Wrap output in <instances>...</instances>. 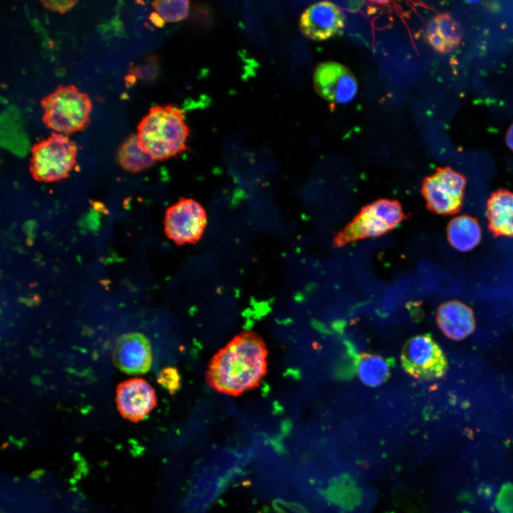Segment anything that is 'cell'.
<instances>
[{
    "instance_id": "6da1fadb",
    "label": "cell",
    "mask_w": 513,
    "mask_h": 513,
    "mask_svg": "<svg viewBox=\"0 0 513 513\" xmlns=\"http://www.w3.org/2000/svg\"><path fill=\"white\" fill-rule=\"evenodd\" d=\"M304 490L311 513H370L376 489L326 444L307 450Z\"/></svg>"
},
{
    "instance_id": "7a4b0ae2",
    "label": "cell",
    "mask_w": 513,
    "mask_h": 513,
    "mask_svg": "<svg viewBox=\"0 0 513 513\" xmlns=\"http://www.w3.org/2000/svg\"><path fill=\"white\" fill-rule=\"evenodd\" d=\"M267 357L263 338L254 331H244L212 356L206 382L219 393L239 395L260 384L267 371Z\"/></svg>"
},
{
    "instance_id": "3957f363",
    "label": "cell",
    "mask_w": 513,
    "mask_h": 513,
    "mask_svg": "<svg viewBox=\"0 0 513 513\" xmlns=\"http://www.w3.org/2000/svg\"><path fill=\"white\" fill-rule=\"evenodd\" d=\"M137 130L139 146L155 161L170 158L187 147L190 130L182 110L172 105L151 108Z\"/></svg>"
},
{
    "instance_id": "277c9868",
    "label": "cell",
    "mask_w": 513,
    "mask_h": 513,
    "mask_svg": "<svg viewBox=\"0 0 513 513\" xmlns=\"http://www.w3.org/2000/svg\"><path fill=\"white\" fill-rule=\"evenodd\" d=\"M45 125L63 135L83 130L92 109L87 93L73 85H58L40 101Z\"/></svg>"
},
{
    "instance_id": "5b68a950",
    "label": "cell",
    "mask_w": 513,
    "mask_h": 513,
    "mask_svg": "<svg viewBox=\"0 0 513 513\" xmlns=\"http://www.w3.org/2000/svg\"><path fill=\"white\" fill-rule=\"evenodd\" d=\"M406 218L400 202L379 199L365 207L333 238V243L341 247L359 239L387 234Z\"/></svg>"
},
{
    "instance_id": "8992f818",
    "label": "cell",
    "mask_w": 513,
    "mask_h": 513,
    "mask_svg": "<svg viewBox=\"0 0 513 513\" xmlns=\"http://www.w3.org/2000/svg\"><path fill=\"white\" fill-rule=\"evenodd\" d=\"M29 170L34 180L55 182L66 178L73 169L77 155L75 142L65 135H51L31 147Z\"/></svg>"
},
{
    "instance_id": "52a82bcc",
    "label": "cell",
    "mask_w": 513,
    "mask_h": 513,
    "mask_svg": "<svg viewBox=\"0 0 513 513\" xmlns=\"http://www.w3.org/2000/svg\"><path fill=\"white\" fill-rule=\"evenodd\" d=\"M466 176L449 166L440 167L422 182L421 193L428 211L438 215L457 214L462 208Z\"/></svg>"
},
{
    "instance_id": "ba28073f",
    "label": "cell",
    "mask_w": 513,
    "mask_h": 513,
    "mask_svg": "<svg viewBox=\"0 0 513 513\" xmlns=\"http://www.w3.org/2000/svg\"><path fill=\"white\" fill-rule=\"evenodd\" d=\"M400 362L407 373L420 380L438 379L448 368L444 352L428 333L415 336L405 341Z\"/></svg>"
},
{
    "instance_id": "9c48e42d",
    "label": "cell",
    "mask_w": 513,
    "mask_h": 513,
    "mask_svg": "<svg viewBox=\"0 0 513 513\" xmlns=\"http://www.w3.org/2000/svg\"><path fill=\"white\" fill-rule=\"evenodd\" d=\"M206 224L204 209L192 199H180L165 212V234L177 244L198 242L204 233Z\"/></svg>"
},
{
    "instance_id": "30bf717a",
    "label": "cell",
    "mask_w": 513,
    "mask_h": 513,
    "mask_svg": "<svg viewBox=\"0 0 513 513\" xmlns=\"http://www.w3.org/2000/svg\"><path fill=\"white\" fill-rule=\"evenodd\" d=\"M314 85L321 97L338 104L351 102L358 90V82L353 73L344 65L335 61L318 65L314 71Z\"/></svg>"
},
{
    "instance_id": "8fae6325",
    "label": "cell",
    "mask_w": 513,
    "mask_h": 513,
    "mask_svg": "<svg viewBox=\"0 0 513 513\" xmlns=\"http://www.w3.org/2000/svg\"><path fill=\"white\" fill-rule=\"evenodd\" d=\"M346 17L338 5L320 1L308 7L301 16L299 28L304 36L314 41H324L341 33Z\"/></svg>"
},
{
    "instance_id": "7c38bea8",
    "label": "cell",
    "mask_w": 513,
    "mask_h": 513,
    "mask_svg": "<svg viewBox=\"0 0 513 513\" xmlns=\"http://www.w3.org/2000/svg\"><path fill=\"white\" fill-rule=\"evenodd\" d=\"M112 358L114 365L128 374L145 373L152 363V346L144 334L128 333L115 341Z\"/></svg>"
},
{
    "instance_id": "4fadbf2b",
    "label": "cell",
    "mask_w": 513,
    "mask_h": 513,
    "mask_svg": "<svg viewBox=\"0 0 513 513\" xmlns=\"http://www.w3.org/2000/svg\"><path fill=\"white\" fill-rule=\"evenodd\" d=\"M115 401L121 416L135 423L145 418L157 405L155 390L141 378H131L119 383L116 388Z\"/></svg>"
},
{
    "instance_id": "5bb4252c",
    "label": "cell",
    "mask_w": 513,
    "mask_h": 513,
    "mask_svg": "<svg viewBox=\"0 0 513 513\" xmlns=\"http://www.w3.org/2000/svg\"><path fill=\"white\" fill-rule=\"evenodd\" d=\"M436 321L443 334L452 341L465 339L475 328L473 310L458 300H450L440 304Z\"/></svg>"
},
{
    "instance_id": "9a60e30c",
    "label": "cell",
    "mask_w": 513,
    "mask_h": 513,
    "mask_svg": "<svg viewBox=\"0 0 513 513\" xmlns=\"http://www.w3.org/2000/svg\"><path fill=\"white\" fill-rule=\"evenodd\" d=\"M487 228L494 237H513V192L499 188L486 202Z\"/></svg>"
},
{
    "instance_id": "2e32d148",
    "label": "cell",
    "mask_w": 513,
    "mask_h": 513,
    "mask_svg": "<svg viewBox=\"0 0 513 513\" xmlns=\"http://www.w3.org/2000/svg\"><path fill=\"white\" fill-rule=\"evenodd\" d=\"M425 35L429 45L442 54L454 51L462 39L460 24L448 12L432 17L428 24Z\"/></svg>"
},
{
    "instance_id": "e0dca14e",
    "label": "cell",
    "mask_w": 513,
    "mask_h": 513,
    "mask_svg": "<svg viewBox=\"0 0 513 513\" xmlns=\"http://www.w3.org/2000/svg\"><path fill=\"white\" fill-rule=\"evenodd\" d=\"M447 240L455 249L467 252L481 242L482 232L477 219L467 214L452 218L446 227Z\"/></svg>"
},
{
    "instance_id": "ac0fdd59",
    "label": "cell",
    "mask_w": 513,
    "mask_h": 513,
    "mask_svg": "<svg viewBox=\"0 0 513 513\" xmlns=\"http://www.w3.org/2000/svg\"><path fill=\"white\" fill-rule=\"evenodd\" d=\"M392 364L390 359L380 355L363 353L356 359V372L363 383L375 387L389 378Z\"/></svg>"
},
{
    "instance_id": "d6986e66",
    "label": "cell",
    "mask_w": 513,
    "mask_h": 513,
    "mask_svg": "<svg viewBox=\"0 0 513 513\" xmlns=\"http://www.w3.org/2000/svg\"><path fill=\"white\" fill-rule=\"evenodd\" d=\"M117 160L123 169L131 172L142 171L155 163L152 157L139 146L137 135H131L121 145Z\"/></svg>"
},
{
    "instance_id": "ffe728a7",
    "label": "cell",
    "mask_w": 513,
    "mask_h": 513,
    "mask_svg": "<svg viewBox=\"0 0 513 513\" xmlns=\"http://www.w3.org/2000/svg\"><path fill=\"white\" fill-rule=\"evenodd\" d=\"M152 5L162 22L180 21L188 16L190 11L188 1H155Z\"/></svg>"
},
{
    "instance_id": "44dd1931",
    "label": "cell",
    "mask_w": 513,
    "mask_h": 513,
    "mask_svg": "<svg viewBox=\"0 0 513 513\" xmlns=\"http://www.w3.org/2000/svg\"><path fill=\"white\" fill-rule=\"evenodd\" d=\"M158 383L170 393H175L180 387V375L174 367H166L159 373Z\"/></svg>"
},
{
    "instance_id": "7402d4cb",
    "label": "cell",
    "mask_w": 513,
    "mask_h": 513,
    "mask_svg": "<svg viewBox=\"0 0 513 513\" xmlns=\"http://www.w3.org/2000/svg\"><path fill=\"white\" fill-rule=\"evenodd\" d=\"M499 513H513V484L503 485L496 502Z\"/></svg>"
},
{
    "instance_id": "603a6c76",
    "label": "cell",
    "mask_w": 513,
    "mask_h": 513,
    "mask_svg": "<svg viewBox=\"0 0 513 513\" xmlns=\"http://www.w3.org/2000/svg\"><path fill=\"white\" fill-rule=\"evenodd\" d=\"M42 5L53 11L61 14L69 11L77 3L76 1H41Z\"/></svg>"
},
{
    "instance_id": "cb8c5ba5",
    "label": "cell",
    "mask_w": 513,
    "mask_h": 513,
    "mask_svg": "<svg viewBox=\"0 0 513 513\" xmlns=\"http://www.w3.org/2000/svg\"><path fill=\"white\" fill-rule=\"evenodd\" d=\"M505 140L508 147L513 152V123L507 130Z\"/></svg>"
}]
</instances>
